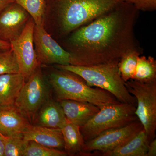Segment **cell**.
I'll list each match as a JSON object with an SVG mask.
<instances>
[{
  "label": "cell",
  "mask_w": 156,
  "mask_h": 156,
  "mask_svg": "<svg viewBox=\"0 0 156 156\" xmlns=\"http://www.w3.org/2000/svg\"><path fill=\"white\" fill-rule=\"evenodd\" d=\"M139 14L132 4L123 1L71 33L63 45L70 54L69 64L99 65L120 61L131 50L141 52L134 33Z\"/></svg>",
  "instance_id": "obj_1"
},
{
  "label": "cell",
  "mask_w": 156,
  "mask_h": 156,
  "mask_svg": "<svg viewBox=\"0 0 156 156\" xmlns=\"http://www.w3.org/2000/svg\"><path fill=\"white\" fill-rule=\"evenodd\" d=\"M123 0H45L43 26L48 33L63 38L113 9Z\"/></svg>",
  "instance_id": "obj_2"
},
{
  "label": "cell",
  "mask_w": 156,
  "mask_h": 156,
  "mask_svg": "<svg viewBox=\"0 0 156 156\" xmlns=\"http://www.w3.org/2000/svg\"><path fill=\"white\" fill-rule=\"evenodd\" d=\"M50 74V85L57 100H72L89 102L99 108L119 102L106 90L89 86L80 76L66 70L57 68Z\"/></svg>",
  "instance_id": "obj_3"
},
{
  "label": "cell",
  "mask_w": 156,
  "mask_h": 156,
  "mask_svg": "<svg viewBox=\"0 0 156 156\" xmlns=\"http://www.w3.org/2000/svg\"><path fill=\"white\" fill-rule=\"evenodd\" d=\"M119 62L115 61L89 66L56 65V67L80 76L91 87L106 90L120 102L131 104L136 106V98L128 92L126 83L121 76Z\"/></svg>",
  "instance_id": "obj_4"
},
{
  "label": "cell",
  "mask_w": 156,
  "mask_h": 156,
  "mask_svg": "<svg viewBox=\"0 0 156 156\" xmlns=\"http://www.w3.org/2000/svg\"><path fill=\"white\" fill-rule=\"evenodd\" d=\"M136 106L118 102L103 107L86 124L80 127L85 142L105 131L121 128L138 120L135 114Z\"/></svg>",
  "instance_id": "obj_5"
},
{
  "label": "cell",
  "mask_w": 156,
  "mask_h": 156,
  "mask_svg": "<svg viewBox=\"0 0 156 156\" xmlns=\"http://www.w3.org/2000/svg\"><path fill=\"white\" fill-rule=\"evenodd\" d=\"M130 94L136 98L135 114L143 126L150 142L156 130V82L141 83L134 80L126 82Z\"/></svg>",
  "instance_id": "obj_6"
},
{
  "label": "cell",
  "mask_w": 156,
  "mask_h": 156,
  "mask_svg": "<svg viewBox=\"0 0 156 156\" xmlns=\"http://www.w3.org/2000/svg\"><path fill=\"white\" fill-rule=\"evenodd\" d=\"M41 66H39L25 81L14 104L31 122L39 109L47 101L48 97V88Z\"/></svg>",
  "instance_id": "obj_7"
},
{
  "label": "cell",
  "mask_w": 156,
  "mask_h": 156,
  "mask_svg": "<svg viewBox=\"0 0 156 156\" xmlns=\"http://www.w3.org/2000/svg\"><path fill=\"white\" fill-rule=\"evenodd\" d=\"M34 21L31 17L24 29L17 39L10 43L14 50L20 69V72L24 77L25 81L34 72L39 63L34 43Z\"/></svg>",
  "instance_id": "obj_8"
},
{
  "label": "cell",
  "mask_w": 156,
  "mask_h": 156,
  "mask_svg": "<svg viewBox=\"0 0 156 156\" xmlns=\"http://www.w3.org/2000/svg\"><path fill=\"white\" fill-rule=\"evenodd\" d=\"M34 43L40 64L66 65L70 64V53L53 38L44 26L35 25Z\"/></svg>",
  "instance_id": "obj_9"
},
{
  "label": "cell",
  "mask_w": 156,
  "mask_h": 156,
  "mask_svg": "<svg viewBox=\"0 0 156 156\" xmlns=\"http://www.w3.org/2000/svg\"><path fill=\"white\" fill-rule=\"evenodd\" d=\"M143 129L142 124L137 120L121 128L105 131L85 142V146L80 154L89 156V154L95 151L103 153L111 151Z\"/></svg>",
  "instance_id": "obj_10"
},
{
  "label": "cell",
  "mask_w": 156,
  "mask_h": 156,
  "mask_svg": "<svg viewBox=\"0 0 156 156\" xmlns=\"http://www.w3.org/2000/svg\"><path fill=\"white\" fill-rule=\"evenodd\" d=\"M30 17L16 2L7 6L0 12V40L10 43L17 39Z\"/></svg>",
  "instance_id": "obj_11"
},
{
  "label": "cell",
  "mask_w": 156,
  "mask_h": 156,
  "mask_svg": "<svg viewBox=\"0 0 156 156\" xmlns=\"http://www.w3.org/2000/svg\"><path fill=\"white\" fill-rule=\"evenodd\" d=\"M30 126L28 119L14 105L0 107V134L3 136L23 134Z\"/></svg>",
  "instance_id": "obj_12"
},
{
  "label": "cell",
  "mask_w": 156,
  "mask_h": 156,
  "mask_svg": "<svg viewBox=\"0 0 156 156\" xmlns=\"http://www.w3.org/2000/svg\"><path fill=\"white\" fill-rule=\"evenodd\" d=\"M66 120L80 127L84 126L100 110L89 102L72 100L58 101Z\"/></svg>",
  "instance_id": "obj_13"
},
{
  "label": "cell",
  "mask_w": 156,
  "mask_h": 156,
  "mask_svg": "<svg viewBox=\"0 0 156 156\" xmlns=\"http://www.w3.org/2000/svg\"><path fill=\"white\" fill-rule=\"evenodd\" d=\"M27 141H33L52 148H63L64 143L61 130L40 126H32L23 133Z\"/></svg>",
  "instance_id": "obj_14"
},
{
  "label": "cell",
  "mask_w": 156,
  "mask_h": 156,
  "mask_svg": "<svg viewBox=\"0 0 156 156\" xmlns=\"http://www.w3.org/2000/svg\"><path fill=\"white\" fill-rule=\"evenodd\" d=\"M25 82L21 73L0 75V107L14 105Z\"/></svg>",
  "instance_id": "obj_15"
},
{
  "label": "cell",
  "mask_w": 156,
  "mask_h": 156,
  "mask_svg": "<svg viewBox=\"0 0 156 156\" xmlns=\"http://www.w3.org/2000/svg\"><path fill=\"white\" fill-rule=\"evenodd\" d=\"M149 142L144 129L103 156H146Z\"/></svg>",
  "instance_id": "obj_16"
},
{
  "label": "cell",
  "mask_w": 156,
  "mask_h": 156,
  "mask_svg": "<svg viewBox=\"0 0 156 156\" xmlns=\"http://www.w3.org/2000/svg\"><path fill=\"white\" fill-rule=\"evenodd\" d=\"M37 121L38 126L61 130L66 119L58 101H47L41 108Z\"/></svg>",
  "instance_id": "obj_17"
},
{
  "label": "cell",
  "mask_w": 156,
  "mask_h": 156,
  "mask_svg": "<svg viewBox=\"0 0 156 156\" xmlns=\"http://www.w3.org/2000/svg\"><path fill=\"white\" fill-rule=\"evenodd\" d=\"M61 131L64 140V148L67 154H80L85 146V141L80 126L66 120Z\"/></svg>",
  "instance_id": "obj_18"
},
{
  "label": "cell",
  "mask_w": 156,
  "mask_h": 156,
  "mask_svg": "<svg viewBox=\"0 0 156 156\" xmlns=\"http://www.w3.org/2000/svg\"><path fill=\"white\" fill-rule=\"evenodd\" d=\"M132 80L141 83L156 82V60L154 58L140 56Z\"/></svg>",
  "instance_id": "obj_19"
},
{
  "label": "cell",
  "mask_w": 156,
  "mask_h": 156,
  "mask_svg": "<svg viewBox=\"0 0 156 156\" xmlns=\"http://www.w3.org/2000/svg\"><path fill=\"white\" fill-rule=\"evenodd\" d=\"M141 51L133 50L127 52L122 57L119 63V68L124 82L132 80L136 71L138 58Z\"/></svg>",
  "instance_id": "obj_20"
},
{
  "label": "cell",
  "mask_w": 156,
  "mask_h": 156,
  "mask_svg": "<svg viewBox=\"0 0 156 156\" xmlns=\"http://www.w3.org/2000/svg\"><path fill=\"white\" fill-rule=\"evenodd\" d=\"M21 6L34 20L37 26L43 25V18L45 13V0H14Z\"/></svg>",
  "instance_id": "obj_21"
},
{
  "label": "cell",
  "mask_w": 156,
  "mask_h": 156,
  "mask_svg": "<svg viewBox=\"0 0 156 156\" xmlns=\"http://www.w3.org/2000/svg\"><path fill=\"white\" fill-rule=\"evenodd\" d=\"M5 142L4 156H23L29 141L23 134L10 136H4Z\"/></svg>",
  "instance_id": "obj_22"
},
{
  "label": "cell",
  "mask_w": 156,
  "mask_h": 156,
  "mask_svg": "<svg viewBox=\"0 0 156 156\" xmlns=\"http://www.w3.org/2000/svg\"><path fill=\"white\" fill-rule=\"evenodd\" d=\"M17 73L20 72L14 50H0V75Z\"/></svg>",
  "instance_id": "obj_23"
},
{
  "label": "cell",
  "mask_w": 156,
  "mask_h": 156,
  "mask_svg": "<svg viewBox=\"0 0 156 156\" xmlns=\"http://www.w3.org/2000/svg\"><path fill=\"white\" fill-rule=\"evenodd\" d=\"M66 152L45 146L33 141H29L23 156H66Z\"/></svg>",
  "instance_id": "obj_24"
},
{
  "label": "cell",
  "mask_w": 156,
  "mask_h": 156,
  "mask_svg": "<svg viewBox=\"0 0 156 156\" xmlns=\"http://www.w3.org/2000/svg\"><path fill=\"white\" fill-rule=\"evenodd\" d=\"M132 4L138 11H154L156 10V0H123Z\"/></svg>",
  "instance_id": "obj_25"
},
{
  "label": "cell",
  "mask_w": 156,
  "mask_h": 156,
  "mask_svg": "<svg viewBox=\"0 0 156 156\" xmlns=\"http://www.w3.org/2000/svg\"><path fill=\"white\" fill-rule=\"evenodd\" d=\"M156 156V140H153L149 144L146 156Z\"/></svg>",
  "instance_id": "obj_26"
},
{
  "label": "cell",
  "mask_w": 156,
  "mask_h": 156,
  "mask_svg": "<svg viewBox=\"0 0 156 156\" xmlns=\"http://www.w3.org/2000/svg\"><path fill=\"white\" fill-rule=\"evenodd\" d=\"M15 2L14 0H0V12L9 5Z\"/></svg>",
  "instance_id": "obj_27"
},
{
  "label": "cell",
  "mask_w": 156,
  "mask_h": 156,
  "mask_svg": "<svg viewBox=\"0 0 156 156\" xmlns=\"http://www.w3.org/2000/svg\"><path fill=\"white\" fill-rule=\"evenodd\" d=\"M5 142L4 136L0 134V156H4Z\"/></svg>",
  "instance_id": "obj_28"
},
{
  "label": "cell",
  "mask_w": 156,
  "mask_h": 156,
  "mask_svg": "<svg viewBox=\"0 0 156 156\" xmlns=\"http://www.w3.org/2000/svg\"><path fill=\"white\" fill-rule=\"evenodd\" d=\"M11 48V45L10 43L0 40V50H7Z\"/></svg>",
  "instance_id": "obj_29"
}]
</instances>
